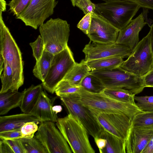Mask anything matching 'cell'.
<instances>
[{
	"label": "cell",
	"mask_w": 153,
	"mask_h": 153,
	"mask_svg": "<svg viewBox=\"0 0 153 153\" xmlns=\"http://www.w3.org/2000/svg\"><path fill=\"white\" fill-rule=\"evenodd\" d=\"M64 96L68 97L89 108L106 113L123 114L132 120L136 114L143 111L136 104L118 101L106 96L102 92H90L82 87L79 92Z\"/></svg>",
	"instance_id": "1"
},
{
	"label": "cell",
	"mask_w": 153,
	"mask_h": 153,
	"mask_svg": "<svg viewBox=\"0 0 153 153\" xmlns=\"http://www.w3.org/2000/svg\"><path fill=\"white\" fill-rule=\"evenodd\" d=\"M0 13V55L13 70L16 91L24 82V62L22 53Z\"/></svg>",
	"instance_id": "2"
},
{
	"label": "cell",
	"mask_w": 153,
	"mask_h": 153,
	"mask_svg": "<svg viewBox=\"0 0 153 153\" xmlns=\"http://www.w3.org/2000/svg\"><path fill=\"white\" fill-rule=\"evenodd\" d=\"M56 125L74 153H94L86 129L75 117L69 114L58 118Z\"/></svg>",
	"instance_id": "3"
},
{
	"label": "cell",
	"mask_w": 153,
	"mask_h": 153,
	"mask_svg": "<svg viewBox=\"0 0 153 153\" xmlns=\"http://www.w3.org/2000/svg\"><path fill=\"white\" fill-rule=\"evenodd\" d=\"M70 25L59 18H51L39 27V30L44 46V50L53 55L65 49L70 35Z\"/></svg>",
	"instance_id": "4"
},
{
	"label": "cell",
	"mask_w": 153,
	"mask_h": 153,
	"mask_svg": "<svg viewBox=\"0 0 153 153\" xmlns=\"http://www.w3.org/2000/svg\"><path fill=\"white\" fill-rule=\"evenodd\" d=\"M89 73L97 77L105 88H120L138 94L145 86L142 77L130 72L120 67L114 68L90 71Z\"/></svg>",
	"instance_id": "5"
},
{
	"label": "cell",
	"mask_w": 153,
	"mask_h": 153,
	"mask_svg": "<svg viewBox=\"0 0 153 153\" xmlns=\"http://www.w3.org/2000/svg\"><path fill=\"white\" fill-rule=\"evenodd\" d=\"M94 12L106 19L120 30L126 27L141 7L135 3L125 1L95 4Z\"/></svg>",
	"instance_id": "6"
},
{
	"label": "cell",
	"mask_w": 153,
	"mask_h": 153,
	"mask_svg": "<svg viewBox=\"0 0 153 153\" xmlns=\"http://www.w3.org/2000/svg\"><path fill=\"white\" fill-rule=\"evenodd\" d=\"M153 51L149 31L132 50L128 59L120 67L139 76L143 77L152 68Z\"/></svg>",
	"instance_id": "7"
},
{
	"label": "cell",
	"mask_w": 153,
	"mask_h": 153,
	"mask_svg": "<svg viewBox=\"0 0 153 153\" xmlns=\"http://www.w3.org/2000/svg\"><path fill=\"white\" fill-rule=\"evenodd\" d=\"M76 63L73 54L68 45L63 50L54 55L47 76L42 83L43 88L53 94L58 84Z\"/></svg>",
	"instance_id": "8"
},
{
	"label": "cell",
	"mask_w": 153,
	"mask_h": 153,
	"mask_svg": "<svg viewBox=\"0 0 153 153\" xmlns=\"http://www.w3.org/2000/svg\"><path fill=\"white\" fill-rule=\"evenodd\" d=\"M47 149L48 153H71L68 143L54 122L40 123L35 136Z\"/></svg>",
	"instance_id": "9"
},
{
	"label": "cell",
	"mask_w": 153,
	"mask_h": 153,
	"mask_svg": "<svg viewBox=\"0 0 153 153\" xmlns=\"http://www.w3.org/2000/svg\"><path fill=\"white\" fill-rule=\"evenodd\" d=\"M89 108L104 130L126 141L132 126L131 119L122 114Z\"/></svg>",
	"instance_id": "10"
},
{
	"label": "cell",
	"mask_w": 153,
	"mask_h": 153,
	"mask_svg": "<svg viewBox=\"0 0 153 153\" xmlns=\"http://www.w3.org/2000/svg\"><path fill=\"white\" fill-rule=\"evenodd\" d=\"M56 0H32L25 10L16 19L25 25L37 29L53 15L58 4Z\"/></svg>",
	"instance_id": "11"
},
{
	"label": "cell",
	"mask_w": 153,
	"mask_h": 153,
	"mask_svg": "<svg viewBox=\"0 0 153 153\" xmlns=\"http://www.w3.org/2000/svg\"><path fill=\"white\" fill-rule=\"evenodd\" d=\"M69 114L76 118L94 138L104 130L89 108L67 96L60 97Z\"/></svg>",
	"instance_id": "12"
},
{
	"label": "cell",
	"mask_w": 153,
	"mask_h": 153,
	"mask_svg": "<svg viewBox=\"0 0 153 153\" xmlns=\"http://www.w3.org/2000/svg\"><path fill=\"white\" fill-rule=\"evenodd\" d=\"M132 50L127 46L116 42L102 43L90 41L85 46L82 52L85 62L96 59L114 56L123 58L128 57Z\"/></svg>",
	"instance_id": "13"
},
{
	"label": "cell",
	"mask_w": 153,
	"mask_h": 153,
	"mask_svg": "<svg viewBox=\"0 0 153 153\" xmlns=\"http://www.w3.org/2000/svg\"><path fill=\"white\" fill-rule=\"evenodd\" d=\"M90 27L87 35L90 41L102 43L116 42L120 30L95 12L91 13Z\"/></svg>",
	"instance_id": "14"
},
{
	"label": "cell",
	"mask_w": 153,
	"mask_h": 153,
	"mask_svg": "<svg viewBox=\"0 0 153 153\" xmlns=\"http://www.w3.org/2000/svg\"><path fill=\"white\" fill-rule=\"evenodd\" d=\"M153 135V128L131 127L126 140V153H142Z\"/></svg>",
	"instance_id": "15"
},
{
	"label": "cell",
	"mask_w": 153,
	"mask_h": 153,
	"mask_svg": "<svg viewBox=\"0 0 153 153\" xmlns=\"http://www.w3.org/2000/svg\"><path fill=\"white\" fill-rule=\"evenodd\" d=\"M143 13L132 19L124 28L120 30L116 41L118 43L124 45L132 51L139 42V33L147 24Z\"/></svg>",
	"instance_id": "16"
},
{
	"label": "cell",
	"mask_w": 153,
	"mask_h": 153,
	"mask_svg": "<svg viewBox=\"0 0 153 153\" xmlns=\"http://www.w3.org/2000/svg\"><path fill=\"white\" fill-rule=\"evenodd\" d=\"M54 100L51 99L43 91L30 113L39 119L41 122L51 121L56 122L58 118L52 109Z\"/></svg>",
	"instance_id": "17"
},
{
	"label": "cell",
	"mask_w": 153,
	"mask_h": 153,
	"mask_svg": "<svg viewBox=\"0 0 153 153\" xmlns=\"http://www.w3.org/2000/svg\"><path fill=\"white\" fill-rule=\"evenodd\" d=\"M41 121L31 114L24 113L0 117V132L21 128L26 123Z\"/></svg>",
	"instance_id": "18"
},
{
	"label": "cell",
	"mask_w": 153,
	"mask_h": 153,
	"mask_svg": "<svg viewBox=\"0 0 153 153\" xmlns=\"http://www.w3.org/2000/svg\"><path fill=\"white\" fill-rule=\"evenodd\" d=\"M42 84L31 85L22 92V98L19 107L24 113H30L38 101L43 91Z\"/></svg>",
	"instance_id": "19"
},
{
	"label": "cell",
	"mask_w": 153,
	"mask_h": 153,
	"mask_svg": "<svg viewBox=\"0 0 153 153\" xmlns=\"http://www.w3.org/2000/svg\"><path fill=\"white\" fill-rule=\"evenodd\" d=\"M22 93L8 91L0 93V115L7 113L12 109L19 107L22 98Z\"/></svg>",
	"instance_id": "20"
},
{
	"label": "cell",
	"mask_w": 153,
	"mask_h": 153,
	"mask_svg": "<svg viewBox=\"0 0 153 153\" xmlns=\"http://www.w3.org/2000/svg\"><path fill=\"white\" fill-rule=\"evenodd\" d=\"M105 139L106 144L100 153H126V141L103 130L99 137Z\"/></svg>",
	"instance_id": "21"
},
{
	"label": "cell",
	"mask_w": 153,
	"mask_h": 153,
	"mask_svg": "<svg viewBox=\"0 0 153 153\" xmlns=\"http://www.w3.org/2000/svg\"><path fill=\"white\" fill-rule=\"evenodd\" d=\"M124 61L121 57L114 56L100 58L86 62L91 71L110 69L119 67Z\"/></svg>",
	"instance_id": "22"
},
{
	"label": "cell",
	"mask_w": 153,
	"mask_h": 153,
	"mask_svg": "<svg viewBox=\"0 0 153 153\" xmlns=\"http://www.w3.org/2000/svg\"><path fill=\"white\" fill-rule=\"evenodd\" d=\"M54 55L44 51L39 60L36 62L33 72L37 78L43 82L50 69Z\"/></svg>",
	"instance_id": "23"
},
{
	"label": "cell",
	"mask_w": 153,
	"mask_h": 153,
	"mask_svg": "<svg viewBox=\"0 0 153 153\" xmlns=\"http://www.w3.org/2000/svg\"><path fill=\"white\" fill-rule=\"evenodd\" d=\"M90 70L84 59L75 64L67 73L63 79L77 85H80L84 78L89 73Z\"/></svg>",
	"instance_id": "24"
},
{
	"label": "cell",
	"mask_w": 153,
	"mask_h": 153,
	"mask_svg": "<svg viewBox=\"0 0 153 153\" xmlns=\"http://www.w3.org/2000/svg\"><path fill=\"white\" fill-rule=\"evenodd\" d=\"M101 92L106 96L117 101L136 104L135 95L128 90L120 88H105Z\"/></svg>",
	"instance_id": "25"
},
{
	"label": "cell",
	"mask_w": 153,
	"mask_h": 153,
	"mask_svg": "<svg viewBox=\"0 0 153 153\" xmlns=\"http://www.w3.org/2000/svg\"><path fill=\"white\" fill-rule=\"evenodd\" d=\"M0 77L1 82L0 93L9 90L16 91L13 70L10 65L5 60L4 69L2 72L0 74Z\"/></svg>",
	"instance_id": "26"
},
{
	"label": "cell",
	"mask_w": 153,
	"mask_h": 153,
	"mask_svg": "<svg viewBox=\"0 0 153 153\" xmlns=\"http://www.w3.org/2000/svg\"><path fill=\"white\" fill-rule=\"evenodd\" d=\"M80 85L86 91L93 93H101L105 88L98 78L89 73L82 79Z\"/></svg>",
	"instance_id": "27"
},
{
	"label": "cell",
	"mask_w": 153,
	"mask_h": 153,
	"mask_svg": "<svg viewBox=\"0 0 153 153\" xmlns=\"http://www.w3.org/2000/svg\"><path fill=\"white\" fill-rule=\"evenodd\" d=\"M20 139L26 153H48L46 149L36 136Z\"/></svg>",
	"instance_id": "28"
},
{
	"label": "cell",
	"mask_w": 153,
	"mask_h": 153,
	"mask_svg": "<svg viewBox=\"0 0 153 153\" xmlns=\"http://www.w3.org/2000/svg\"><path fill=\"white\" fill-rule=\"evenodd\" d=\"M81 88L80 85L74 84L63 79L57 85L55 93L57 96L60 97L77 93L79 91Z\"/></svg>",
	"instance_id": "29"
},
{
	"label": "cell",
	"mask_w": 153,
	"mask_h": 153,
	"mask_svg": "<svg viewBox=\"0 0 153 153\" xmlns=\"http://www.w3.org/2000/svg\"><path fill=\"white\" fill-rule=\"evenodd\" d=\"M132 126L153 128V111H144L136 114L132 120Z\"/></svg>",
	"instance_id": "30"
},
{
	"label": "cell",
	"mask_w": 153,
	"mask_h": 153,
	"mask_svg": "<svg viewBox=\"0 0 153 153\" xmlns=\"http://www.w3.org/2000/svg\"><path fill=\"white\" fill-rule=\"evenodd\" d=\"M32 0H11L8 4L9 10L17 18L27 8Z\"/></svg>",
	"instance_id": "31"
},
{
	"label": "cell",
	"mask_w": 153,
	"mask_h": 153,
	"mask_svg": "<svg viewBox=\"0 0 153 153\" xmlns=\"http://www.w3.org/2000/svg\"><path fill=\"white\" fill-rule=\"evenodd\" d=\"M137 106L143 111H153V96H135Z\"/></svg>",
	"instance_id": "32"
},
{
	"label": "cell",
	"mask_w": 153,
	"mask_h": 153,
	"mask_svg": "<svg viewBox=\"0 0 153 153\" xmlns=\"http://www.w3.org/2000/svg\"><path fill=\"white\" fill-rule=\"evenodd\" d=\"M74 7L76 6L83 11L85 14L94 13L95 10V4L90 0H71Z\"/></svg>",
	"instance_id": "33"
},
{
	"label": "cell",
	"mask_w": 153,
	"mask_h": 153,
	"mask_svg": "<svg viewBox=\"0 0 153 153\" xmlns=\"http://www.w3.org/2000/svg\"><path fill=\"white\" fill-rule=\"evenodd\" d=\"M33 51V54L36 62L39 60L44 51V43L41 35H39L34 42L29 44Z\"/></svg>",
	"instance_id": "34"
},
{
	"label": "cell",
	"mask_w": 153,
	"mask_h": 153,
	"mask_svg": "<svg viewBox=\"0 0 153 153\" xmlns=\"http://www.w3.org/2000/svg\"><path fill=\"white\" fill-rule=\"evenodd\" d=\"M37 124L34 122H30L25 123L21 128L22 138H32L34 137L35 132L37 131L39 127Z\"/></svg>",
	"instance_id": "35"
},
{
	"label": "cell",
	"mask_w": 153,
	"mask_h": 153,
	"mask_svg": "<svg viewBox=\"0 0 153 153\" xmlns=\"http://www.w3.org/2000/svg\"><path fill=\"white\" fill-rule=\"evenodd\" d=\"M14 153H26L20 139L4 140Z\"/></svg>",
	"instance_id": "36"
},
{
	"label": "cell",
	"mask_w": 153,
	"mask_h": 153,
	"mask_svg": "<svg viewBox=\"0 0 153 153\" xmlns=\"http://www.w3.org/2000/svg\"><path fill=\"white\" fill-rule=\"evenodd\" d=\"M91 13L85 14L77 24V27L84 33L87 35L89 29L91 22Z\"/></svg>",
	"instance_id": "37"
},
{
	"label": "cell",
	"mask_w": 153,
	"mask_h": 153,
	"mask_svg": "<svg viewBox=\"0 0 153 153\" xmlns=\"http://www.w3.org/2000/svg\"><path fill=\"white\" fill-rule=\"evenodd\" d=\"M21 128L0 132V139L8 140L22 138Z\"/></svg>",
	"instance_id": "38"
},
{
	"label": "cell",
	"mask_w": 153,
	"mask_h": 153,
	"mask_svg": "<svg viewBox=\"0 0 153 153\" xmlns=\"http://www.w3.org/2000/svg\"><path fill=\"white\" fill-rule=\"evenodd\" d=\"M125 1L134 3L139 5L141 7L153 10V0H116Z\"/></svg>",
	"instance_id": "39"
},
{
	"label": "cell",
	"mask_w": 153,
	"mask_h": 153,
	"mask_svg": "<svg viewBox=\"0 0 153 153\" xmlns=\"http://www.w3.org/2000/svg\"><path fill=\"white\" fill-rule=\"evenodd\" d=\"M142 77L145 87L153 88V68Z\"/></svg>",
	"instance_id": "40"
},
{
	"label": "cell",
	"mask_w": 153,
	"mask_h": 153,
	"mask_svg": "<svg viewBox=\"0 0 153 153\" xmlns=\"http://www.w3.org/2000/svg\"><path fill=\"white\" fill-rule=\"evenodd\" d=\"M94 140L100 152L106 146V140L104 138L98 137L95 138Z\"/></svg>",
	"instance_id": "41"
},
{
	"label": "cell",
	"mask_w": 153,
	"mask_h": 153,
	"mask_svg": "<svg viewBox=\"0 0 153 153\" xmlns=\"http://www.w3.org/2000/svg\"><path fill=\"white\" fill-rule=\"evenodd\" d=\"M0 153H13L8 144L4 140L0 139Z\"/></svg>",
	"instance_id": "42"
},
{
	"label": "cell",
	"mask_w": 153,
	"mask_h": 153,
	"mask_svg": "<svg viewBox=\"0 0 153 153\" xmlns=\"http://www.w3.org/2000/svg\"><path fill=\"white\" fill-rule=\"evenodd\" d=\"M142 153H153V135Z\"/></svg>",
	"instance_id": "43"
},
{
	"label": "cell",
	"mask_w": 153,
	"mask_h": 153,
	"mask_svg": "<svg viewBox=\"0 0 153 153\" xmlns=\"http://www.w3.org/2000/svg\"><path fill=\"white\" fill-rule=\"evenodd\" d=\"M7 4L5 0H0V12H4L6 10Z\"/></svg>",
	"instance_id": "44"
},
{
	"label": "cell",
	"mask_w": 153,
	"mask_h": 153,
	"mask_svg": "<svg viewBox=\"0 0 153 153\" xmlns=\"http://www.w3.org/2000/svg\"><path fill=\"white\" fill-rule=\"evenodd\" d=\"M52 109L54 112L56 114L61 112L62 110V108L60 105H56L53 106Z\"/></svg>",
	"instance_id": "45"
},
{
	"label": "cell",
	"mask_w": 153,
	"mask_h": 153,
	"mask_svg": "<svg viewBox=\"0 0 153 153\" xmlns=\"http://www.w3.org/2000/svg\"><path fill=\"white\" fill-rule=\"evenodd\" d=\"M4 60L2 56L0 55V74L2 72L4 66Z\"/></svg>",
	"instance_id": "46"
},
{
	"label": "cell",
	"mask_w": 153,
	"mask_h": 153,
	"mask_svg": "<svg viewBox=\"0 0 153 153\" xmlns=\"http://www.w3.org/2000/svg\"><path fill=\"white\" fill-rule=\"evenodd\" d=\"M149 31H150L151 34L152 47L153 51V22L152 24V25L150 27Z\"/></svg>",
	"instance_id": "47"
},
{
	"label": "cell",
	"mask_w": 153,
	"mask_h": 153,
	"mask_svg": "<svg viewBox=\"0 0 153 153\" xmlns=\"http://www.w3.org/2000/svg\"><path fill=\"white\" fill-rule=\"evenodd\" d=\"M152 68H153V65H152Z\"/></svg>",
	"instance_id": "48"
}]
</instances>
